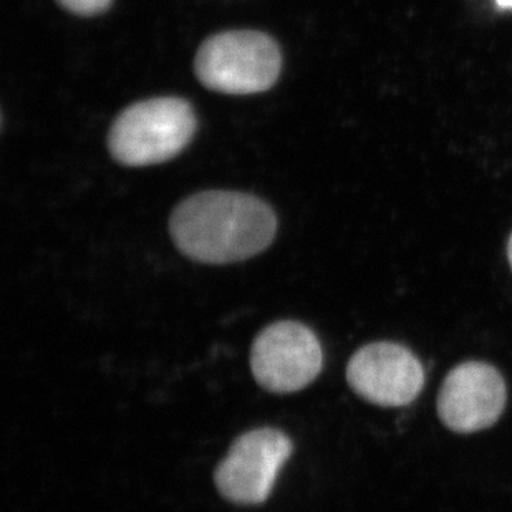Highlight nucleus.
<instances>
[{
    "instance_id": "nucleus-5",
    "label": "nucleus",
    "mask_w": 512,
    "mask_h": 512,
    "mask_svg": "<svg viewBox=\"0 0 512 512\" xmlns=\"http://www.w3.org/2000/svg\"><path fill=\"white\" fill-rule=\"evenodd\" d=\"M322 365L317 335L294 320L269 325L252 343V375L267 392H299L319 377Z\"/></svg>"
},
{
    "instance_id": "nucleus-1",
    "label": "nucleus",
    "mask_w": 512,
    "mask_h": 512,
    "mask_svg": "<svg viewBox=\"0 0 512 512\" xmlns=\"http://www.w3.org/2000/svg\"><path fill=\"white\" fill-rule=\"evenodd\" d=\"M171 237L184 256L204 264L246 261L271 246L277 218L251 194L206 191L174 209Z\"/></svg>"
},
{
    "instance_id": "nucleus-10",
    "label": "nucleus",
    "mask_w": 512,
    "mask_h": 512,
    "mask_svg": "<svg viewBox=\"0 0 512 512\" xmlns=\"http://www.w3.org/2000/svg\"><path fill=\"white\" fill-rule=\"evenodd\" d=\"M508 259H509V264H511V267H512V234H511V237H509V242H508Z\"/></svg>"
},
{
    "instance_id": "nucleus-7",
    "label": "nucleus",
    "mask_w": 512,
    "mask_h": 512,
    "mask_svg": "<svg viewBox=\"0 0 512 512\" xmlns=\"http://www.w3.org/2000/svg\"><path fill=\"white\" fill-rule=\"evenodd\" d=\"M506 406V383L488 363H461L441 387L438 415L456 433L486 430Z\"/></svg>"
},
{
    "instance_id": "nucleus-6",
    "label": "nucleus",
    "mask_w": 512,
    "mask_h": 512,
    "mask_svg": "<svg viewBox=\"0 0 512 512\" xmlns=\"http://www.w3.org/2000/svg\"><path fill=\"white\" fill-rule=\"evenodd\" d=\"M348 385L373 405L398 408L415 401L425 385L420 360L397 343H370L348 362Z\"/></svg>"
},
{
    "instance_id": "nucleus-2",
    "label": "nucleus",
    "mask_w": 512,
    "mask_h": 512,
    "mask_svg": "<svg viewBox=\"0 0 512 512\" xmlns=\"http://www.w3.org/2000/svg\"><path fill=\"white\" fill-rule=\"evenodd\" d=\"M196 115L181 98H153L126 108L113 123L108 148L126 166L165 163L188 146Z\"/></svg>"
},
{
    "instance_id": "nucleus-8",
    "label": "nucleus",
    "mask_w": 512,
    "mask_h": 512,
    "mask_svg": "<svg viewBox=\"0 0 512 512\" xmlns=\"http://www.w3.org/2000/svg\"><path fill=\"white\" fill-rule=\"evenodd\" d=\"M58 2L73 14L83 15V17L103 14L112 4V0H58Z\"/></svg>"
},
{
    "instance_id": "nucleus-9",
    "label": "nucleus",
    "mask_w": 512,
    "mask_h": 512,
    "mask_svg": "<svg viewBox=\"0 0 512 512\" xmlns=\"http://www.w3.org/2000/svg\"><path fill=\"white\" fill-rule=\"evenodd\" d=\"M501 9H512V0H496Z\"/></svg>"
},
{
    "instance_id": "nucleus-4",
    "label": "nucleus",
    "mask_w": 512,
    "mask_h": 512,
    "mask_svg": "<svg viewBox=\"0 0 512 512\" xmlns=\"http://www.w3.org/2000/svg\"><path fill=\"white\" fill-rule=\"evenodd\" d=\"M294 451L289 436L276 428L247 431L219 463L214 483L229 503L257 506L271 496L277 476Z\"/></svg>"
},
{
    "instance_id": "nucleus-3",
    "label": "nucleus",
    "mask_w": 512,
    "mask_h": 512,
    "mask_svg": "<svg viewBox=\"0 0 512 512\" xmlns=\"http://www.w3.org/2000/svg\"><path fill=\"white\" fill-rule=\"evenodd\" d=\"M281 65L276 42L254 30L214 35L196 55V75L204 87L229 95L269 90L281 73Z\"/></svg>"
}]
</instances>
